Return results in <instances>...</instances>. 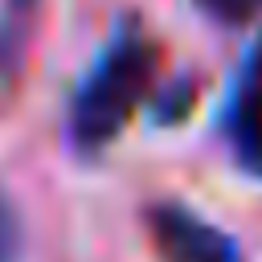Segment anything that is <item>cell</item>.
I'll return each instance as SVG.
<instances>
[{
	"label": "cell",
	"mask_w": 262,
	"mask_h": 262,
	"mask_svg": "<svg viewBox=\"0 0 262 262\" xmlns=\"http://www.w3.org/2000/svg\"><path fill=\"white\" fill-rule=\"evenodd\" d=\"M16 254H20V217L0 184V262H16Z\"/></svg>",
	"instance_id": "8992f818"
},
{
	"label": "cell",
	"mask_w": 262,
	"mask_h": 262,
	"mask_svg": "<svg viewBox=\"0 0 262 262\" xmlns=\"http://www.w3.org/2000/svg\"><path fill=\"white\" fill-rule=\"evenodd\" d=\"M192 8L205 20L225 25V29H242V25L262 16V0H192Z\"/></svg>",
	"instance_id": "5b68a950"
},
{
	"label": "cell",
	"mask_w": 262,
	"mask_h": 262,
	"mask_svg": "<svg viewBox=\"0 0 262 262\" xmlns=\"http://www.w3.org/2000/svg\"><path fill=\"white\" fill-rule=\"evenodd\" d=\"M147 242L160 262H237V242L176 201H156L147 213Z\"/></svg>",
	"instance_id": "7a4b0ae2"
},
{
	"label": "cell",
	"mask_w": 262,
	"mask_h": 262,
	"mask_svg": "<svg viewBox=\"0 0 262 262\" xmlns=\"http://www.w3.org/2000/svg\"><path fill=\"white\" fill-rule=\"evenodd\" d=\"M221 139L233 156V164L262 180V41L242 57L229 94L221 102Z\"/></svg>",
	"instance_id": "3957f363"
},
{
	"label": "cell",
	"mask_w": 262,
	"mask_h": 262,
	"mask_svg": "<svg viewBox=\"0 0 262 262\" xmlns=\"http://www.w3.org/2000/svg\"><path fill=\"white\" fill-rule=\"evenodd\" d=\"M160 74V49L139 29V20H123L86 78L78 82L70 111H66V139L78 156H98L111 147L135 111L151 98Z\"/></svg>",
	"instance_id": "6da1fadb"
},
{
	"label": "cell",
	"mask_w": 262,
	"mask_h": 262,
	"mask_svg": "<svg viewBox=\"0 0 262 262\" xmlns=\"http://www.w3.org/2000/svg\"><path fill=\"white\" fill-rule=\"evenodd\" d=\"M49 0H0V119L25 90Z\"/></svg>",
	"instance_id": "277c9868"
}]
</instances>
